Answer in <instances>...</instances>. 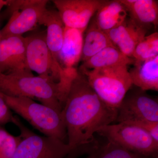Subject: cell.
I'll return each instance as SVG.
<instances>
[{
    "label": "cell",
    "mask_w": 158,
    "mask_h": 158,
    "mask_svg": "<svg viewBox=\"0 0 158 158\" xmlns=\"http://www.w3.org/2000/svg\"><path fill=\"white\" fill-rule=\"evenodd\" d=\"M13 123L20 131L21 141L11 158H65L71 152L68 144L60 139L33 132L17 116Z\"/></svg>",
    "instance_id": "8992f818"
},
{
    "label": "cell",
    "mask_w": 158,
    "mask_h": 158,
    "mask_svg": "<svg viewBox=\"0 0 158 158\" xmlns=\"http://www.w3.org/2000/svg\"><path fill=\"white\" fill-rule=\"evenodd\" d=\"M127 15L125 7L119 0L105 1L93 19L99 28L107 33L121 24Z\"/></svg>",
    "instance_id": "e0dca14e"
},
{
    "label": "cell",
    "mask_w": 158,
    "mask_h": 158,
    "mask_svg": "<svg viewBox=\"0 0 158 158\" xmlns=\"http://www.w3.org/2000/svg\"><path fill=\"white\" fill-rule=\"evenodd\" d=\"M138 121L158 122V99L132 86L117 110L116 122L119 123Z\"/></svg>",
    "instance_id": "ba28073f"
},
{
    "label": "cell",
    "mask_w": 158,
    "mask_h": 158,
    "mask_svg": "<svg viewBox=\"0 0 158 158\" xmlns=\"http://www.w3.org/2000/svg\"><path fill=\"white\" fill-rule=\"evenodd\" d=\"M156 158H158V157H157Z\"/></svg>",
    "instance_id": "4316f807"
},
{
    "label": "cell",
    "mask_w": 158,
    "mask_h": 158,
    "mask_svg": "<svg viewBox=\"0 0 158 158\" xmlns=\"http://www.w3.org/2000/svg\"><path fill=\"white\" fill-rule=\"evenodd\" d=\"M158 56V33L146 35L136 46L132 58L137 61L149 60Z\"/></svg>",
    "instance_id": "ffe728a7"
},
{
    "label": "cell",
    "mask_w": 158,
    "mask_h": 158,
    "mask_svg": "<svg viewBox=\"0 0 158 158\" xmlns=\"http://www.w3.org/2000/svg\"><path fill=\"white\" fill-rule=\"evenodd\" d=\"M0 96L11 110L36 129L45 136L57 138L64 142L67 133L62 113L25 97L8 96L1 92Z\"/></svg>",
    "instance_id": "3957f363"
},
{
    "label": "cell",
    "mask_w": 158,
    "mask_h": 158,
    "mask_svg": "<svg viewBox=\"0 0 158 158\" xmlns=\"http://www.w3.org/2000/svg\"><path fill=\"white\" fill-rule=\"evenodd\" d=\"M39 24L46 27L47 44L54 59L58 62V55L62 48L65 28L59 12L57 10L47 9L40 18Z\"/></svg>",
    "instance_id": "9a60e30c"
},
{
    "label": "cell",
    "mask_w": 158,
    "mask_h": 158,
    "mask_svg": "<svg viewBox=\"0 0 158 158\" xmlns=\"http://www.w3.org/2000/svg\"><path fill=\"white\" fill-rule=\"evenodd\" d=\"M20 141V136L12 135L0 127V158H12Z\"/></svg>",
    "instance_id": "7402d4cb"
},
{
    "label": "cell",
    "mask_w": 158,
    "mask_h": 158,
    "mask_svg": "<svg viewBox=\"0 0 158 158\" xmlns=\"http://www.w3.org/2000/svg\"><path fill=\"white\" fill-rule=\"evenodd\" d=\"M105 0H54L65 27L86 31L90 19Z\"/></svg>",
    "instance_id": "30bf717a"
},
{
    "label": "cell",
    "mask_w": 158,
    "mask_h": 158,
    "mask_svg": "<svg viewBox=\"0 0 158 158\" xmlns=\"http://www.w3.org/2000/svg\"><path fill=\"white\" fill-rule=\"evenodd\" d=\"M14 118L11 109L0 96V127L9 123H13Z\"/></svg>",
    "instance_id": "cb8c5ba5"
},
{
    "label": "cell",
    "mask_w": 158,
    "mask_h": 158,
    "mask_svg": "<svg viewBox=\"0 0 158 158\" xmlns=\"http://www.w3.org/2000/svg\"><path fill=\"white\" fill-rule=\"evenodd\" d=\"M96 133L130 151L149 157H158V143L147 132L136 126L119 123L102 127Z\"/></svg>",
    "instance_id": "52a82bcc"
},
{
    "label": "cell",
    "mask_w": 158,
    "mask_h": 158,
    "mask_svg": "<svg viewBox=\"0 0 158 158\" xmlns=\"http://www.w3.org/2000/svg\"><path fill=\"white\" fill-rule=\"evenodd\" d=\"M85 31L65 27L58 62L63 69H76L81 59Z\"/></svg>",
    "instance_id": "4fadbf2b"
},
{
    "label": "cell",
    "mask_w": 158,
    "mask_h": 158,
    "mask_svg": "<svg viewBox=\"0 0 158 158\" xmlns=\"http://www.w3.org/2000/svg\"><path fill=\"white\" fill-rule=\"evenodd\" d=\"M48 2L47 0H23L20 8L11 13L9 21L0 30V39L22 36L32 30L39 23Z\"/></svg>",
    "instance_id": "9c48e42d"
},
{
    "label": "cell",
    "mask_w": 158,
    "mask_h": 158,
    "mask_svg": "<svg viewBox=\"0 0 158 158\" xmlns=\"http://www.w3.org/2000/svg\"><path fill=\"white\" fill-rule=\"evenodd\" d=\"M135 59L125 56L116 47H109L83 62L80 69L92 70L117 65L134 64Z\"/></svg>",
    "instance_id": "ac0fdd59"
},
{
    "label": "cell",
    "mask_w": 158,
    "mask_h": 158,
    "mask_svg": "<svg viewBox=\"0 0 158 158\" xmlns=\"http://www.w3.org/2000/svg\"><path fill=\"white\" fill-rule=\"evenodd\" d=\"M8 3V0H0V11L1 9H2L3 7L5 6H7Z\"/></svg>",
    "instance_id": "484cf974"
},
{
    "label": "cell",
    "mask_w": 158,
    "mask_h": 158,
    "mask_svg": "<svg viewBox=\"0 0 158 158\" xmlns=\"http://www.w3.org/2000/svg\"><path fill=\"white\" fill-rule=\"evenodd\" d=\"M25 39L26 61L31 71L56 83L72 81L75 74L63 69L54 59L47 44L46 34H34Z\"/></svg>",
    "instance_id": "5b68a950"
},
{
    "label": "cell",
    "mask_w": 158,
    "mask_h": 158,
    "mask_svg": "<svg viewBox=\"0 0 158 158\" xmlns=\"http://www.w3.org/2000/svg\"><path fill=\"white\" fill-rule=\"evenodd\" d=\"M68 91L61 82L56 83L39 76H34L32 72L0 73L1 93L37 100L59 113H62Z\"/></svg>",
    "instance_id": "7a4b0ae2"
},
{
    "label": "cell",
    "mask_w": 158,
    "mask_h": 158,
    "mask_svg": "<svg viewBox=\"0 0 158 158\" xmlns=\"http://www.w3.org/2000/svg\"><path fill=\"white\" fill-rule=\"evenodd\" d=\"M98 147L94 148L90 154L86 158H97L98 155Z\"/></svg>",
    "instance_id": "d4e9b609"
},
{
    "label": "cell",
    "mask_w": 158,
    "mask_h": 158,
    "mask_svg": "<svg viewBox=\"0 0 158 158\" xmlns=\"http://www.w3.org/2000/svg\"><path fill=\"white\" fill-rule=\"evenodd\" d=\"M129 72L133 85L144 91L158 90V56L144 61L135 60Z\"/></svg>",
    "instance_id": "5bb4252c"
},
{
    "label": "cell",
    "mask_w": 158,
    "mask_h": 158,
    "mask_svg": "<svg viewBox=\"0 0 158 158\" xmlns=\"http://www.w3.org/2000/svg\"><path fill=\"white\" fill-rule=\"evenodd\" d=\"M130 18L149 29L158 24V1L155 0H119Z\"/></svg>",
    "instance_id": "2e32d148"
},
{
    "label": "cell",
    "mask_w": 158,
    "mask_h": 158,
    "mask_svg": "<svg viewBox=\"0 0 158 158\" xmlns=\"http://www.w3.org/2000/svg\"><path fill=\"white\" fill-rule=\"evenodd\" d=\"M97 158H152L141 155L108 141L104 146L98 148Z\"/></svg>",
    "instance_id": "44dd1931"
},
{
    "label": "cell",
    "mask_w": 158,
    "mask_h": 158,
    "mask_svg": "<svg viewBox=\"0 0 158 158\" xmlns=\"http://www.w3.org/2000/svg\"><path fill=\"white\" fill-rule=\"evenodd\" d=\"M68 144L71 151L92 144L99 128L116 122L117 110L107 106L79 70L73 80L62 109Z\"/></svg>",
    "instance_id": "6da1fadb"
},
{
    "label": "cell",
    "mask_w": 158,
    "mask_h": 158,
    "mask_svg": "<svg viewBox=\"0 0 158 158\" xmlns=\"http://www.w3.org/2000/svg\"><path fill=\"white\" fill-rule=\"evenodd\" d=\"M141 128L149 134L156 142L158 143V122L149 121H138L124 122Z\"/></svg>",
    "instance_id": "603a6c76"
},
{
    "label": "cell",
    "mask_w": 158,
    "mask_h": 158,
    "mask_svg": "<svg viewBox=\"0 0 158 158\" xmlns=\"http://www.w3.org/2000/svg\"><path fill=\"white\" fill-rule=\"evenodd\" d=\"M86 30L81 59L83 62L104 49L109 47H115L107 34L99 28L93 19Z\"/></svg>",
    "instance_id": "d6986e66"
},
{
    "label": "cell",
    "mask_w": 158,
    "mask_h": 158,
    "mask_svg": "<svg viewBox=\"0 0 158 158\" xmlns=\"http://www.w3.org/2000/svg\"><path fill=\"white\" fill-rule=\"evenodd\" d=\"M128 65H120L92 70L79 69L91 88L107 106L118 110L133 86Z\"/></svg>",
    "instance_id": "277c9868"
},
{
    "label": "cell",
    "mask_w": 158,
    "mask_h": 158,
    "mask_svg": "<svg viewBox=\"0 0 158 158\" xmlns=\"http://www.w3.org/2000/svg\"><path fill=\"white\" fill-rule=\"evenodd\" d=\"M26 61V41L23 36L0 39V73H31Z\"/></svg>",
    "instance_id": "8fae6325"
},
{
    "label": "cell",
    "mask_w": 158,
    "mask_h": 158,
    "mask_svg": "<svg viewBox=\"0 0 158 158\" xmlns=\"http://www.w3.org/2000/svg\"><path fill=\"white\" fill-rule=\"evenodd\" d=\"M148 29L127 18L121 24L106 33L114 45L125 56L132 58L136 46L147 35Z\"/></svg>",
    "instance_id": "7c38bea8"
}]
</instances>
